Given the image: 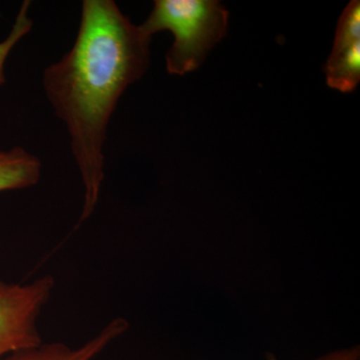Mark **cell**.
Returning a JSON list of instances; mask_svg holds the SVG:
<instances>
[{"label": "cell", "instance_id": "cell-3", "mask_svg": "<svg viewBox=\"0 0 360 360\" xmlns=\"http://www.w3.org/2000/svg\"><path fill=\"white\" fill-rule=\"evenodd\" d=\"M54 286L51 276L23 284L0 281V359L42 343L37 324Z\"/></svg>", "mask_w": 360, "mask_h": 360}, {"label": "cell", "instance_id": "cell-4", "mask_svg": "<svg viewBox=\"0 0 360 360\" xmlns=\"http://www.w3.org/2000/svg\"><path fill=\"white\" fill-rule=\"evenodd\" d=\"M328 84L343 94L352 92L360 80V2L352 0L338 20L335 44L326 65Z\"/></svg>", "mask_w": 360, "mask_h": 360}, {"label": "cell", "instance_id": "cell-6", "mask_svg": "<svg viewBox=\"0 0 360 360\" xmlns=\"http://www.w3.org/2000/svg\"><path fill=\"white\" fill-rule=\"evenodd\" d=\"M41 169L39 158L20 146L0 149V193L37 186Z\"/></svg>", "mask_w": 360, "mask_h": 360}, {"label": "cell", "instance_id": "cell-7", "mask_svg": "<svg viewBox=\"0 0 360 360\" xmlns=\"http://www.w3.org/2000/svg\"><path fill=\"white\" fill-rule=\"evenodd\" d=\"M32 1L25 0L21 4L15 21H14L11 32L6 39L0 41V86L6 84V63L9 54L13 51L16 44L32 32L33 26L32 18L30 16V9Z\"/></svg>", "mask_w": 360, "mask_h": 360}, {"label": "cell", "instance_id": "cell-1", "mask_svg": "<svg viewBox=\"0 0 360 360\" xmlns=\"http://www.w3.org/2000/svg\"><path fill=\"white\" fill-rule=\"evenodd\" d=\"M150 42L113 0H84L75 44L45 68V96L68 129L84 184V206L73 231L98 203L108 123L127 87L148 71Z\"/></svg>", "mask_w": 360, "mask_h": 360}, {"label": "cell", "instance_id": "cell-8", "mask_svg": "<svg viewBox=\"0 0 360 360\" xmlns=\"http://www.w3.org/2000/svg\"><path fill=\"white\" fill-rule=\"evenodd\" d=\"M269 360H277L276 357L270 355ZM315 360H360V352L359 347L352 349L340 350V352H331L326 356Z\"/></svg>", "mask_w": 360, "mask_h": 360}, {"label": "cell", "instance_id": "cell-2", "mask_svg": "<svg viewBox=\"0 0 360 360\" xmlns=\"http://www.w3.org/2000/svg\"><path fill=\"white\" fill-rule=\"evenodd\" d=\"M229 18V11L217 0H155L139 27L149 37L162 30L174 34V44L165 56L167 70L182 77L198 70L224 39Z\"/></svg>", "mask_w": 360, "mask_h": 360}, {"label": "cell", "instance_id": "cell-5", "mask_svg": "<svg viewBox=\"0 0 360 360\" xmlns=\"http://www.w3.org/2000/svg\"><path fill=\"white\" fill-rule=\"evenodd\" d=\"M129 328L127 319L116 317L80 347L73 348L63 342H42L37 347L13 352L0 360H94L124 335Z\"/></svg>", "mask_w": 360, "mask_h": 360}]
</instances>
